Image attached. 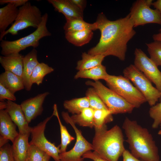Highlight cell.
<instances>
[{"instance_id": "obj_1", "label": "cell", "mask_w": 161, "mask_h": 161, "mask_svg": "<svg viewBox=\"0 0 161 161\" xmlns=\"http://www.w3.org/2000/svg\"><path fill=\"white\" fill-rule=\"evenodd\" d=\"M95 22L100 32V37L97 44L88 53L105 57L112 55L124 61L128 43L136 33L129 14L124 18L110 21L103 13H100Z\"/></svg>"}, {"instance_id": "obj_2", "label": "cell", "mask_w": 161, "mask_h": 161, "mask_svg": "<svg viewBox=\"0 0 161 161\" xmlns=\"http://www.w3.org/2000/svg\"><path fill=\"white\" fill-rule=\"evenodd\" d=\"M123 128L132 155L143 161H160L157 147L147 129L127 117Z\"/></svg>"}, {"instance_id": "obj_3", "label": "cell", "mask_w": 161, "mask_h": 161, "mask_svg": "<svg viewBox=\"0 0 161 161\" xmlns=\"http://www.w3.org/2000/svg\"><path fill=\"white\" fill-rule=\"evenodd\" d=\"M92 143L94 151L108 161H118L126 149L122 131L117 125L108 130L106 125L95 129Z\"/></svg>"}, {"instance_id": "obj_4", "label": "cell", "mask_w": 161, "mask_h": 161, "mask_svg": "<svg viewBox=\"0 0 161 161\" xmlns=\"http://www.w3.org/2000/svg\"><path fill=\"white\" fill-rule=\"evenodd\" d=\"M48 17L47 13L43 15L42 21L40 25L31 34L13 41H1L0 44L1 54L6 56L19 53L29 47H32L34 48L38 47L41 39L51 35L47 27Z\"/></svg>"}, {"instance_id": "obj_5", "label": "cell", "mask_w": 161, "mask_h": 161, "mask_svg": "<svg viewBox=\"0 0 161 161\" xmlns=\"http://www.w3.org/2000/svg\"><path fill=\"white\" fill-rule=\"evenodd\" d=\"M43 15L39 8L28 1L18 9V13L14 22L7 30L0 33V41L8 34L12 35L18 34L20 30L29 27L37 29L41 24Z\"/></svg>"}, {"instance_id": "obj_6", "label": "cell", "mask_w": 161, "mask_h": 161, "mask_svg": "<svg viewBox=\"0 0 161 161\" xmlns=\"http://www.w3.org/2000/svg\"><path fill=\"white\" fill-rule=\"evenodd\" d=\"M104 80L109 88L117 94L134 108L147 102L140 91L127 78L122 75H109Z\"/></svg>"}, {"instance_id": "obj_7", "label": "cell", "mask_w": 161, "mask_h": 161, "mask_svg": "<svg viewBox=\"0 0 161 161\" xmlns=\"http://www.w3.org/2000/svg\"><path fill=\"white\" fill-rule=\"evenodd\" d=\"M86 85L94 88L112 114L131 113L134 107L115 92L105 86L100 81L88 80Z\"/></svg>"}, {"instance_id": "obj_8", "label": "cell", "mask_w": 161, "mask_h": 161, "mask_svg": "<svg viewBox=\"0 0 161 161\" xmlns=\"http://www.w3.org/2000/svg\"><path fill=\"white\" fill-rule=\"evenodd\" d=\"M124 76L131 80L143 95L150 106H152L160 99L161 92L134 65L131 64L123 71Z\"/></svg>"}, {"instance_id": "obj_9", "label": "cell", "mask_w": 161, "mask_h": 161, "mask_svg": "<svg viewBox=\"0 0 161 161\" xmlns=\"http://www.w3.org/2000/svg\"><path fill=\"white\" fill-rule=\"evenodd\" d=\"M152 0H138L133 4L129 14L134 27L149 23L161 25V13L150 7Z\"/></svg>"}, {"instance_id": "obj_10", "label": "cell", "mask_w": 161, "mask_h": 161, "mask_svg": "<svg viewBox=\"0 0 161 161\" xmlns=\"http://www.w3.org/2000/svg\"><path fill=\"white\" fill-rule=\"evenodd\" d=\"M61 115L63 120L67 124H70L75 132L76 141L74 146L68 151L59 154L60 161H83V155L87 152L93 150L92 144L83 137L81 131L75 126L68 113L62 112Z\"/></svg>"}, {"instance_id": "obj_11", "label": "cell", "mask_w": 161, "mask_h": 161, "mask_svg": "<svg viewBox=\"0 0 161 161\" xmlns=\"http://www.w3.org/2000/svg\"><path fill=\"white\" fill-rule=\"evenodd\" d=\"M53 115L48 117L36 126L32 127L30 145L36 146L52 157L55 161H60L59 146L57 147L54 143L47 140L44 135V131L48 122Z\"/></svg>"}, {"instance_id": "obj_12", "label": "cell", "mask_w": 161, "mask_h": 161, "mask_svg": "<svg viewBox=\"0 0 161 161\" xmlns=\"http://www.w3.org/2000/svg\"><path fill=\"white\" fill-rule=\"evenodd\" d=\"M134 65L161 92V72L158 66L140 49H135Z\"/></svg>"}, {"instance_id": "obj_13", "label": "cell", "mask_w": 161, "mask_h": 161, "mask_svg": "<svg viewBox=\"0 0 161 161\" xmlns=\"http://www.w3.org/2000/svg\"><path fill=\"white\" fill-rule=\"evenodd\" d=\"M49 94L45 92L22 101L20 104L28 123L41 115L43 111V103Z\"/></svg>"}, {"instance_id": "obj_14", "label": "cell", "mask_w": 161, "mask_h": 161, "mask_svg": "<svg viewBox=\"0 0 161 161\" xmlns=\"http://www.w3.org/2000/svg\"><path fill=\"white\" fill-rule=\"evenodd\" d=\"M5 110L18 127L19 133L31 134L32 127L30 126L21 106L10 100L7 101Z\"/></svg>"}, {"instance_id": "obj_15", "label": "cell", "mask_w": 161, "mask_h": 161, "mask_svg": "<svg viewBox=\"0 0 161 161\" xmlns=\"http://www.w3.org/2000/svg\"><path fill=\"white\" fill-rule=\"evenodd\" d=\"M23 71L22 79L24 89L27 91L30 90L32 84L31 76L36 66L39 63L37 58V51L33 48L24 56L23 59Z\"/></svg>"}, {"instance_id": "obj_16", "label": "cell", "mask_w": 161, "mask_h": 161, "mask_svg": "<svg viewBox=\"0 0 161 161\" xmlns=\"http://www.w3.org/2000/svg\"><path fill=\"white\" fill-rule=\"evenodd\" d=\"M56 11L62 13L66 20L75 18L83 19V13L70 0H48Z\"/></svg>"}, {"instance_id": "obj_17", "label": "cell", "mask_w": 161, "mask_h": 161, "mask_svg": "<svg viewBox=\"0 0 161 161\" xmlns=\"http://www.w3.org/2000/svg\"><path fill=\"white\" fill-rule=\"evenodd\" d=\"M24 57L19 53L0 56V63L5 71L12 72L22 79Z\"/></svg>"}, {"instance_id": "obj_18", "label": "cell", "mask_w": 161, "mask_h": 161, "mask_svg": "<svg viewBox=\"0 0 161 161\" xmlns=\"http://www.w3.org/2000/svg\"><path fill=\"white\" fill-rule=\"evenodd\" d=\"M0 136L13 142L19 134L16 126L5 110H0Z\"/></svg>"}, {"instance_id": "obj_19", "label": "cell", "mask_w": 161, "mask_h": 161, "mask_svg": "<svg viewBox=\"0 0 161 161\" xmlns=\"http://www.w3.org/2000/svg\"><path fill=\"white\" fill-rule=\"evenodd\" d=\"M31 134L19 133L12 143V149L15 161H26L30 143L29 137Z\"/></svg>"}, {"instance_id": "obj_20", "label": "cell", "mask_w": 161, "mask_h": 161, "mask_svg": "<svg viewBox=\"0 0 161 161\" xmlns=\"http://www.w3.org/2000/svg\"><path fill=\"white\" fill-rule=\"evenodd\" d=\"M0 84L14 94L24 89L22 79L8 71H5L0 74Z\"/></svg>"}, {"instance_id": "obj_21", "label": "cell", "mask_w": 161, "mask_h": 161, "mask_svg": "<svg viewBox=\"0 0 161 161\" xmlns=\"http://www.w3.org/2000/svg\"><path fill=\"white\" fill-rule=\"evenodd\" d=\"M18 9L14 5L8 4L0 8V32L6 30L7 27L16 19Z\"/></svg>"}, {"instance_id": "obj_22", "label": "cell", "mask_w": 161, "mask_h": 161, "mask_svg": "<svg viewBox=\"0 0 161 161\" xmlns=\"http://www.w3.org/2000/svg\"><path fill=\"white\" fill-rule=\"evenodd\" d=\"M109 75L106 67L101 64L90 69L78 71L75 75L74 78H89L97 81L100 79L104 80Z\"/></svg>"}, {"instance_id": "obj_23", "label": "cell", "mask_w": 161, "mask_h": 161, "mask_svg": "<svg viewBox=\"0 0 161 161\" xmlns=\"http://www.w3.org/2000/svg\"><path fill=\"white\" fill-rule=\"evenodd\" d=\"M93 35L92 31L85 30L65 33V37L69 42L75 46L81 47L88 43Z\"/></svg>"}, {"instance_id": "obj_24", "label": "cell", "mask_w": 161, "mask_h": 161, "mask_svg": "<svg viewBox=\"0 0 161 161\" xmlns=\"http://www.w3.org/2000/svg\"><path fill=\"white\" fill-rule=\"evenodd\" d=\"M105 57L101 55H92L86 52L82 53V59L77 63L76 69L78 71L87 70L102 64Z\"/></svg>"}, {"instance_id": "obj_25", "label": "cell", "mask_w": 161, "mask_h": 161, "mask_svg": "<svg viewBox=\"0 0 161 161\" xmlns=\"http://www.w3.org/2000/svg\"><path fill=\"white\" fill-rule=\"evenodd\" d=\"M65 32L83 31L85 30H95L97 29L96 23L90 24L85 22L82 18L66 20L64 26Z\"/></svg>"}, {"instance_id": "obj_26", "label": "cell", "mask_w": 161, "mask_h": 161, "mask_svg": "<svg viewBox=\"0 0 161 161\" xmlns=\"http://www.w3.org/2000/svg\"><path fill=\"white\" fill-rule=\"evenodd\" d=\"M63 106L68 112L72 114H79L84 109L90 107L88 99L86 96L65 100Z\"/></svg>"}, {"instance_id": "obj_27", "label": "cell", "mask_w": 161, "mask_h": 161, "mask_svg": "<svg viewBox=\"0 0 161 161\" xmlns=\"http://www.w3.org/2000/svg\"><path fill=\"white\" fill-rule=\"evenodd\" d=\"M94 110L89 107L83 109L80 113L72 114L71 119L75 124L83 127H94L93 114Z\"/></svg>"}, {"instance_id": "obj_28", "label": "cell", "mask_w": 161, "mask_h": 161, "mask_svg": "<svg viewBox=\"0 0 161 161\" xmlns=\"http://www.w3.org/2000/svg\"><path fill=\"white\" fill-rule=\"evenodd\" d=\"M53 109V111L52 114L57 117L60 128L61 143L59 146L60 152H63L66 151L67 145L72 141L74 140L75 138L69 134L66 127L62 124L58 114L56 104L54 105Z\"/></svg>"}, {"instance_id": "obj_29", "label": "cell", "mask_w": 161, "mask_h": 161, "mask_svg": "<svg viewBox=\"0 0 161 161\" xmlns=\"http://www.w3.org/2000/svg\"><path fill=\"white\" fill-rule=\"evenodd\" d=\"M54 71V69L44 63H39L35 68L31 76L32 84L38 85L41 84L44 77Z\"/></svg>"}, {"instance_id": "obj_30", "label": "cell", "mask_w": 161, "mask_h": 161, "mask_svg": "<svg viewBox=\"0 0 161 161\" xmlns=\"http://www.w3.org/2000/svg\"><path fill=\"white\" fill-rule=\"evenodd\" d=\"M112 114L109 110H95L94 111L93 120L95 129H100L112 121Z\"/></svg>"}, {"instance_id": "obj_31", "label": "cell", "mask_w": 161, "mask_h": 161, "mask_svg": "<svg viewBox=\"0 0 161 161\" xmlns=\"http://www.w3.org/2000/svg\"><path fill=\"white\" fill-rule=\"evenodd\" d=\"M88 99L90 108L94 110L104 109L109 110L95 89L93 87L88 88L86 93Z\"/></svg>"}, {"instance_id": "obj_32", "label": "cell", "mask_w": 161, "mask_h": 161, "mask_svg": "<svg viewBox=\"0 0 161 161\" xmlns=\"http://www.w3.org/2000/svg\"><path fill=\"white\" fill-rule=\"evenodd\" d=\"M146 45L150 58L157 66H161V41H154Z\"/></svg>"}, {"instance_id": "obj_33", "label": "cell", "mask_w": 161, "mask_h": 161, "mask_svg": "<svg viewBox=\"0 0 161 161\" xmlns=\"http://www.w3.org/2000/svg\"><path fill=\"white\" fill-rule=\"evenodd\" d=\"M149 114L150 117L153 120L152 125L153 128L155 129L161 125V101L151 106Z\"/></svg>"}, {"instance_id": "obj_34", "label": "cell", "mask_w": 161, "mask_h": 161, "mask_svg": "<svg viewBox=\"0 0 161 161\" xmlns=\"http://www.w3.org/2000/svg\"><path fill=\"white\" fill-rule=\"evenodd\" d=\"M46 153L35 145H30L27 157V161H42Z\"/></svg>"}, {"instance_id": "obj_35", "label": "cell", "mask_w": 161, "mask_h": 161, "mask_svg": "<svg viewBox=\"0 0 161 161\" xmlns=\"http://www.w3.org/2000/svg\"><path fill=\"white\" fill-rule=\"evenodd\" d=\"M0 148V161H15L12 145L7 143Z\"/></svg>"}, {"instance_id": "obj_36", "label": "cell", "mask_w": 161, "mask_h": 161, "mask_svg": "<svg viewBox=\"0 0 161 161\" xmlns=\"http://www.w3.org/2000/svg\"><path fill=\"white\" fill-rule=\"evenodd\" d=\"M5 99L14 101L16 98L14 94L0 84V101H4Z\"/></svg>"}, {"instance_id": "obj_37", "label": "cell", "mask_w": 161, "mask_h": 161, "mask_svg": "<svg viewBox=\"0 0 161 161\" xmlns=\"http://www.w3.org/2000/svg\"><path fill=\"white\" fill-rule=\"evenodd\" d=\"M84 159L88 158L94 161H108L100 156L95 151H89L85 153L83 156Z\"/></svg>"}, {"instance_id": "obj_38", "label": "cell", "mask_w": 161, "mask_h": 161, "mask_svg": "<svg viewBox=\"0 0 161 161\" xmlns=\"http://www.w3.org/2000/svg\"><path fill=\"white\" fill-rule=\"evenodd\" d=\"M29 1L28 0H0V4L3 5L10 4L17 7L24 5Z\"/></svg>"}, {"instance_id": "obj_39", "label": "cell", "mask_w": 161, "mask_h": 161, "mask_svg": "<svg viewBox=\"0 0 161 161\" xmlns=\"http://www.w3.org/2000/svg\"><path fill=\"white\" fill-rule=\"evenodd\" d=\"M123 161H143L134 157L129 151L125 150L122 155Z\"/></svg>"}, {"instance_id": "obj_40", "label": "cell", "mask_w": 161, "mask_h": 161, "mask_svg": "<svg viewBox=\"0 0 161 161\" xmlns=\"http://www.w3.org/2000/svg\"><path fill=\"white\" fill-rule=\"evenodd\" d=\"M78 8L83 12L86 5V1L83 0H70Z\"/></svg>"}, {"instance_id": "obj_41", "label": "cell", "mask_w": 161, "mask_h": 161, "mask_svg": "<svg viewBox=\"0 0 161 161\" xmlns=\"http://www.w3.org/2000/svg\"><path fill=\"white\" fill-rule=\"evenodd\" d=\"M152 5L157 9L161 13V0H157L153 2ZM160 32L161 31V27L159 30Z\"/></svg>"}, {"instance_id": "obj_42", "label": "cell", "mask_w": 161, "mask_h": 161, "mask_svg": "<svg viewBox=\"0 0 161 161\" xmlns=\"http://www.w3.org/2000/svg\"><path fill=\"white\" fill-rule=\"evenodd\" d=\"M152 38L154 41H161V31L158 33L154 34Z\"/></svg>"}, {"instance_id": "obj_43", "label": "cell", "mask_w": 161, "mask_h": 161, "mask_svg": "<svg viewBox=\"0 0 161 161\" xmlns=\"http://www.w3.org/2000/svg\"><path fill=\"white\" fill-rule=\"evenodd\" d=\"M8 141L9 140L0 136V147L8 143Z\"/></svg>"}, {"instance_id": "obj_44", "label": "cell", "mask_w": 161, "mask_h": 161, "mask_svg": "<svg viewBox=\"0 0 161 161\" xmlns=\"http://www.w3.org/2000/svg\"><path fill=\"white\" fill-rule=\"evenodd\" d=\"M7 102L1 101L0 102V110L5 109L6 106Z\"/></svg>"}, {"instance_id": "obj_45", "label": "cell", "mask_w": 161, "mask_h": 161, "mask_svg": "<svg viewBox=\"0 0 161 161\" xmlns=\"http://www.w3.org/2000/svg\"><path fill=\"white\" fill-rule=\"evenodd\" d=\"M51 157L49 155L46 153L42 161H49Z\"/></svg>"}, {"instance_id": "obj_46", "label": "cell", "mask_w": 161, "mask_h": 161, "mask_svg": "<svg viewBox=\"0 0 161 161\" xmlns=\"http://www.w3.org/2000/svg\"><path fill=\"white\" fill-rule=\"evenodd\" d=\"M158 134L159 135H161V129L159 131Z\"/></svg>"}, {"instance_id": "obj_47", "label": "cell", "mask_w": 161, "mask_h": 161, "mask_svg": "<svg viewBox=\"0 0 161 161\" xmlns=\"http://www.w3.org/2000/svg\"><path fill=\"white\" fill-rule=\"evenodd\" d=\"M159 99H160V101H161V96H160V98Z\"/></svg>"}, {"instance_id": "obj_48", "label": "cell", "mask_w": 161, "mask_h": 161, "mask_svg": "<svg viewBox=\"0 0 161 161\" xmlns=\"http://www.w3.org/2000/svg\"><path fill=\"white\" fill-rule=\"evenodd\" d=\"M26 161H27V160Z\"/></svg>"}]
</instances>
